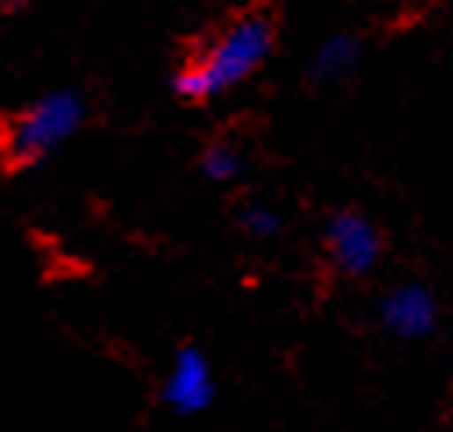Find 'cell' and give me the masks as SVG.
Returning <instances> with one entry per match:
<instances>
[{
	"label": "cell",
	"instance_id": "6da1fadb",
	"mask_svg": "<svg viewBox=\"0 0 453 432\" xmlns=\"http://www.w3.org/2000/svg\"><path fill=\"white\" fill-rule=\"evenodd\" d=\"M275 50V19L265 8L233 19L203 50L186 58L172 75V93L182 104H207L225 89L243 86L265 68Z\"/></svg>",
	"mask_w": 453,
	"mask_h": 432
},
{
	"label": "cell",
	"instance_id": "8992f818",
	"mask_svg": "<svg viewBox=\"0 0 453 432\" xmlns=\"http://www.w3.org/2000/svg\"><path fill=\"white\" fill-rule=\"evenodd\" d=\"M361 54H365V43L357 33H332L328 40L318 43V50L311 54L307 61V79L321 89L328 86H339V82H347L357 65H361Z\"/></svg>",
	"mask_w": 453,
	"mask_h": 432
},
{
	"label": "cell",
	"instance_id": "5b68a950",
	"mask_svg": "<svg viewBox=\"0 0 453 432\" xmlns=\"http://www.w3.org/2000/svg\"><path fill=\"white\" fill-rule=\"evenodd\" d=\"M214 393H218V382H214L211 358L193 343L179 347L161 382V404L172 414L189 418V414H203L214 404Z\"/></svg>",
	"mask_w": 453,
	"mask_h": 432
},
{
	"label": "cell",
	"instance_id": "ba28073f",
	"mask_svg": "<svg viewBox=\"0 0 453 432\" xmlns=\"http://www.w3.org/2000/svg\"><path fill=\"white\" fill-rule=\"evenodd\" d=\"M236 226L250 240H272L282 233V214L272 204H243L236 211Z\"/></svg>",
	"mask_w": 453,
	"mask_h": 432
},
{
	"label": "cell",
	"instance_id": "3957f363",
	"mask_svg": "<svg viewBox=\"0 0 453 432\" xmlns=\"http://www.w3.org/2000/svg\"><path fill=\"white\" fill-rule=\"evenodd\" d=\"M325 258L335 275L343 279H368L382 261V229L357 207H339L328 214L321 229Z\"/></svg>",
	"mask_w": 453,
	"mask_h": 432
},
{
	"label": "cell",
	"instance_id": "277c9868",
	"mask_svg": "<svg viewBox=\"0 0 453 432\" xmlns=\"http://www.w3.org/2000/svg\"><path fill=\"white\" fill-rule=\"evenodd\" d=\"M375 318L386 336L400 343H425L439 329V297L428 282L403 279L379 297Z\"/></svg>",
	"mask_w": 453,
	"mask_h": 432
},
{
	"label": "cell",
	"instance_id": "7a4b0ae2",
	"mask_svg": "<svg viewBox=\"0 0 453 432\" xmlns=\"http://www.w3.org/2000/svg\"><path fill=\"white\" fill-rule=\"evenodd\" d=\"M86 122V100L79 89H50L15 119L4 122L0 161L12 168H36L54 158Z\"/></svg>",
	"mask_w": 453,
	"mask_h": 432
},
{
	"label": "cell",
	"instance_id": "52a82bcc",
	"mask_svg": "<svg viewBox=\"0 0 453 432\" xmlns=\"http://www.w3.org/2000/svg\"><path fill=\"white\" fill-rule=\"evenodd\" d=\"M200 172L211 182H236L247 172V158H243V150L236 143L214 140V143H207L200 150Z\"/></svg>",
	"mask_w": 453,
	"mask_h": 432
}]
</instances>
